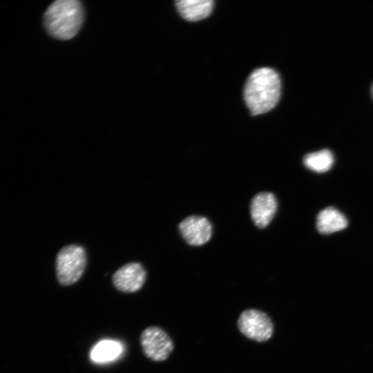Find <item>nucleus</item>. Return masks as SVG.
<instances>
[{
	"instance_id": "nucleus-1",
	"label": "nucleus",
	"mask_w": 373,
	"mask_h": 373,
	"mask_svg": "<svg viewBox=\"0 0 373 373\" xmlns=\"http://www.w3.org/2000/svg\"><path fill=\"white\" fill-rule=\"evenodd\" d=\"M278 74L269 68H260L249 76L244 88V98L253 115L271 110L280 95Z\"/></svg>"
},
{
	"instance_id": "nucleus-2",
	"label": "nucleus",
	"mask_w": 373,
	"mask_h": 373,
	"mask_svg": "<svg viewBox=\"0 0 373 373\" xmlns=\"http://www.w3.org/2000/svg\"><path fill=\"white\" fill-rule=\"evenodd\" d=\"M84 21V9L77 0H57L51 3L44 15L48 32L59 39H70L79 32Z\"/></svg>"
},
{
	"instance_id": "nucleus-3",
	"label": "nucleus",
	"mask_w": 373,
	"mask_h": 373,
	"mask_svg": "<svg viewBox=\"0 0 373 373\" xmlns=\"http://www.w3.org/2000/svg\"><path fill=\"white\" fill-rule=\"evenodd\" d=\"M86 263L83 247L70 245L63 247L56 258V275L62 285H70L82 276Z\"/></svg>"
},
{
	"instance_id": "nucleus-4",
	"label": "nucleus",
	"mask_w": 373,
	"mask_h": 373,
	"mask_svg": "<svg viewBox=\"0 0 373 373\" xmlns=\"http://www.w3.org/2000/svg\"><path fill=\"white\" fill-rule=\"evenodd\" d=\"M140 345L144 355L156 362L167 359L174 348L171 337L157 326H149L142 331Z\"/></svg>"
},
{
	"instance_id": "nucleus-5",
	"label": "nucleus",
	"mask_w": 373,
	"mask_h": 373,
	"mask_svg": "<svg viewBox=\"0 0 373 373\" xmlns=\"http://www.w3.org/2000/svg\"><path fill=\"white\" fill-rule=\"evenodd\" d=\"M238 327L245 336L259 342L269 339L274 330L270 318L263 312L255 309H249L241 313Z\"/></svg>"
},
{
	"instance_id": "nucleus-6",
	"label": "nucleus",
	"mask_w": 373,
	"mask_h": 373,
	"mask_svg": "<svg viewBox=\"0 0 373 373\" xmlns=\"http://www.w3.org/2000/svg\"><path fill=\"white\" fill-rule=\"evenodd\" d=\"M146 271L138 262L123 265L113 276L115 287L124 293H133L140 290L146 280Z\"/></svg>"
},
{
	"instance_id": "nucleus-7",
	"label": "nucleus",
	"mask_w": 373,
	"mask_h": 373,
	"mask_svg": "<svg viewBox=\"0 0 373 373\" xmlns=\"http://www.w3.org/2000/svg\"><path fill=\"white\" fill-rule=\"evenodd\" d=\"M179 229L185 241L193 246L206 243L212 234V227L209 220L198 216H191L184 219L179 224Z\"/></svg>"
},
{
	"instance_id": "nucleus-8",
	"label": "nucleus",
	"mask_w": 373,
	"mask_h": 373,
	"mask_svg": "<svg viewBox=\"0 0 373 373\" xmlns=\"http://www.w3.org/2000/svg\"><path fill=\"white\" fill-rule=\"evenodd\" d=\"M277 202L275 196L268 192L256 195L251 202L250 212L254 224L260 228L267 227L276 211Z\"/></svg>"
},
{
	"instance_id": "nucleus-9",
	"label": "nucleus",
	"mask_w": 373,
	"mask_h": 373,
	"mask_svg": "<svg viewBox=\"0 0 373 373\" xmlns=\"http://www.w3.org/2000/svg\"><path fill=\"white\" fill-rule=\"evenodd\" d=\"M180 15L187 21H195L207 17L211 12V0H179L175 1Z\"/></svg>"
},
{
	"instance_id": "nucleus-10",
	"label": "nucleus",
	"mask_w": 373,
	"mask_h": 373,
	"mask_svg": "<svg viewBox=\"0 0 373 373\" xmlns=\"http://www.w3.org/2000/svg\"><path fill=\"white\" fill-rule=\"evenodd\" d=\"M347 226L345 216L334 207L323 209L317 216L316 227L322 234H330L341 231Z\"/></svg>"
},
{
	"instance_id": "nucleus-11",
	"label": "nucleus",
	"mask_w": 373,
	"mask_h": 373,
	"mask_svg": "<svg viewBox=\"0 0 373 373\" xmlns=\"http://www.w3.org/2000/svg\"><path fill=\"white\" fill-rule=\"evenodd\" d=\"M334 158L328 149H323L305 155L303 159L305 166L312 171L323 173L333 166Z\"/></svg>"
},
{
	"instance_id": "nucleus-12",
	"label": "nucleus",
	"mask_w": 373,
	"mask_h": 373,
	"mask_svg": "<svg viewBox=\"0 0 373 373\" xmlns=\"http://www.w3.org/2000/svg\"><path fill=\"white\" fill-rule=\"evenodd\" d=\"M121 345L113 341H103L97 344L90 352V358L96 362H106L119 356Z\"/></svg>"
},
{
	"instance_id": "nucleus-13",
	"label": "nucleus",
	"mask_w": 373,
	"mask_h": 373,
	"mask_svg": "<svg viewBox=\"0 0 373 373\" xmlns=\"http://www.w3.org/2000/svg\"><path fill=\"white\" fill-rule=\"evenodd\" d=\"M372 96H373V86H372Z\"/></svg>"
}]
</instances>
